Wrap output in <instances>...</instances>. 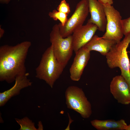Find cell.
<instances>
[{"instance_id": "obj_1", "label": "cell", "mask_w": 130, "mask_h": 130, "mask_svg": "<svg viewBox=\"0 0 130 130\" xmlns=\"http://www.w3.org/2000/svg\"><path fill=\"white\" fill-rule=\"evenodd\" d=\"M25 41L14 46L0 47V81L11 83L18 76L26 73L25 60L31 45Z\"/></svg>"}, {"instance_id": "obj_2", "label": "cell", "mask_w": 130, "mask_h": 130, "mask_svg": "<svg viewBox=\"0 0 130 130\" xmlns=\"http://www.w3.org/2000/svg\"><path fill=\"white\" fill-rule=\"evenodd\" d=\"M130 43V33L123 39L116 43L106 56L108 66L110 68L118 67L121 75L127 83L130 90V64L127 49Z\"/></svg>"}, {"instance_id": "obj_3", "label": "cell", "mask_w": 130, "mask_h": 130, "mask_svg": "<svg viewBox=\"0 0 130 130\" xmlns=\"http://www.w3.org/2000/svg\"><path fill=\"white\" fill-rule=\"evenodd\" d=\"M65 68L54 56L51 45L43 54L39 64L35 69L36 77L44 80L52 88Z\"/></svg>"}, {"instance_id": "obj_4", "label": "cell", "mask_w": 130, "mask_h": 130, "mask_svg": "<svg viewBox=\"0 0 130 130\" xmlns=\"http://www.w3.org/2000/svg\"><path fill=\"white\" fill-rule=\"evenodd\" d=\"M50 40L54 56L65 67L74 51L72 35L63 38L60 34L58 24H55L50 34Z\"/></svg>"}, {"instance_id": "obj_5", "label": "cell", "mask_w": 130, "mask_h": 130, "mask_svg": "<svg viewBox=\"0 0 130 130\" xmlns=\"http://www.w3.org/2000/svg\"><path fill=\"white\" fill-rule=\"evenodd\" d=\"M67 108L78 113L84 118H89L92 114L91 106L82 89L71 86L65 92Z\"/></svg>"}, {"instance_id": "obj_6", "label": "cell", "mask_w": 130, "mask_h": 130, "mask_svg": "<svg viewBox=\"0 0 130 130\" xmlns=\"http://www.w3.org/2000/svg\"><path fill=\"white\" fill-rule=\"evenodd\" d=\"M103 5L107 23L106 32L102 37L117 43L121 41L124 35L122 17L119 11L112 5Z\"/></svg>"}, {"instance_id": "obj_7", "label": "cell", "mask_w": 130, "mask_h": 130, "mask_svg": "<svg viewBox=\"0 0 130 130\" xmlns=\"http://www.w3.org/2000/svg\"><path fill=\"white\" fill-rule=\"evenodd\" d=\"M89 11L88 0H81L77 4L71 16L63 26L58 24L60 35L64 38L72 35L77 28L82 26L87 17Z\"/></svg>"}, {"instance_id": "obj_8", "label": "cell", "mask_w": 130, "mask_h": 130, "mask_svg": "<svg viewBox=\"0 0 130 130\" xmlns=\"http://www.w3.org/2000/svg\"><path fill=\"white\" fill-rule=\"evenodd\" d=\"M97 30L96 25L87 22L86 25L79 27L73 31L72 35L75 54L91 40Z\"/></svg>"}, {"instance_id": "obj_9", "label": "cell", "mask_w": 130, "mask_h": 130, "mask_svg": "<svg viewBox=\"0 0 130 130\" xmlns=\"http://www.w3.org/2000/svg\"><path fill=\"white\" fill-rule=\"evenodd\" d=\"M110 93L114 98L120 104L124 105L130 104V90L129 85L121 75L115 76L110 85Z\"/></svg>"}, {"instance_id": "obj_10", "label": "cell", "mask_w": 130, "mask_h": 130, "mask_svg": "<svg viewBox=\"0 0 130 130\" xmlns=\"http://www.w3.org/2000/svg\"><path fill=\"white\" fill-rule=\"evenodd\" d=\"M90 52L82 47L75 54L73 62L70 69V78L72 80L78 81L80 79L90 58Z\"/></svg>"}, {"instance_id": "obj_11", "label": "cell", "mask_w": 130, "mask_h": 130, "mask_svg": "<svg viewBox=\"0 0 130 130\" xmlns=\"http://www.w3.org/2000/svg\"><path fill=\"white\" fill-rule=\"evenodd\" d=\"M91 18L87 22L96 25L99 31L104 32L106 28L107 20L103 4L98 0H88Z\"/></svg>"}, {"instance_id": "obj_12", "label": "cell", "mask_w": 130, "mask_h": 130, "mask_svg": "<svg viewBox=\"0 0 130 130\" xmlns=\"http://www.w3.org/2000/svg\"><path fill=\"white\" fill-rule=\"evenodd\" d=\"M28 73L17 76L13 86L9 89L0 93V106L4 105L12 97L19 94L21 90L31 86L32 82L27 78Z\"/></svg>"}, {"instance_id": "obj_13", "label": "cell", "mask_w": 130, "mask_h": 130, "mask_svg": "<svg viewBox=\"0 0 130 130\" xmlns=\"http://www.w3.org/2000/svg\"><path fill=\"white\" fill-rule=\"evenodd\" d=\"M116 43L114 41L105 39L95 35L83 47L90 52L96 51L106 56Z\"/></svg>"}, {"instance_id": "obj_14", "label": "cell", "mask_w": 130, "mask_h": 130, "mask_svg": "<svg viewBox=\"0 0 130 130\" xmlns=\"http://www.w3.org/2000/svg\"><path fill=\"white\" fill-rule=\"evenodd\" d=\"M91 123L98 130H126L127 125L123 119L117 121L112 119H95L91 121Z\"/></svg>"}, {"instance_id": "obj_15", "label": "cell", "mask_w": 130, "mask_h": 130, "mask_svg": "<svg viewBox=\"0 0 130 130\" xmlns=\"http://www.w3.org/2000/svg\"><path fill=\"white\" fill-rule=\"evenodd\" d=\"M15 119L20 126L19 130H37L35 126V123L27 117L20 119L17 118Z\"/></svg>"}, {"instance_id": "obj_16", "label": "cell", "mask_w": 130, "mask_h": 130, "mask_svg": "<svg viewBox=\"0 0 130 130\" xmlns=\"http://www.w3.org/2000/svg\"><path fill=\"white\" fill-rule=\"evenodd\" d=\"M48 15L54 20H59L60 21L59 23L63 26L65 25L68 19V14L55 9L49 12Z\"/></svg>"}, {"instance_id": "obj_17", "label": "cell", "mask_w": 130, "mask_h": 130, "mask_svg": "<svg viewBox=\"0 0 130 130\" xmlns=\"http://www.w3.org/2000/svg\"><path fill=\"white\" fill-rule=\"evenodd\" d=\"M57 10L68 15L70 13L71 11L69 4L65 0L61 1L57 8Z\"/></svg>"}, {"instance_id": "obj_18", "label": "cell", "mask_w": 130, "mask_h": 130, "mask_svg": "<svg viewBox=\"0 0 130 130\" xmlns=\"http://www.w3.org/2000/svg\"><path fill=\"white\" fill-rule=\"evenodd\" d=\"M122 25L124 35H126L130 33V17L122 20Z\"/></svg>"}, {"instance_id": "obj_19", "label": "cell", "mask_w": 130, "mask_h": 130, "mask_svg": "<svg viewBox=\"0 0 130 130\" xmlns=\"http://www.w3.org/2000/svg\"><path fill=\"white\" fill-rule=\"evenodd\" d=\"M102 4H109L112 5L113 3V0H98Z\"/></svg>"}, {"instance_id": "obj_20", "label": "cell", "mask_w": 130, "mask_h": 130, "mask_svg": "<svg viewBox=\"0 0 130 130\" xmlns=\"http://www.w3.org/2000/svg\"><path fill=\"white\" fill-rule=\"evenodd\" d=\"M68 116L69 118V122L68 126H67L66 128L65 129V130H70V125L71 123L73 121V120H72L70 117L69 115V113H68Z\"/></svg>"}, {"instance_id": "obj_21", "label": "cell", "mask_w": 130, "mask_h": 130, "mask_svg": "<svg viewBox=\"0 0 130 130\" xmlns=\"http://www.w3.org/2000/svg\"><path fill=\"white\" fill-rule=\"evenodd\" d=\"M38 128H37V130H43V127L42 124V122L41 121L39 122L38 124Z\"/></svg>"}, {"instance_id": "obj_22", "label": "cell", "mask_w": 130, "mask_h": 130, "mask_svg": "<svg viewBox=\"0 0 130 130\" xmlns=\"http://www.w3.org/2000/svg\"><path fill=\"white\" fill-rule=\"evenodd\" d=\"M11 0H0V2L1 3L7 4Z\"/></svg>"}, {"instance_id": "obj_23", "label": "cell", "mask_w": 130, "mask_h": 130, "mask_svg": "<svg viewBox=\"0 0 130 130\" xmlns=\"http://www.w3.org/2000/svg\"><path fill=\"white\" fill-rule=\"evenodd\" d=\"M4 32V31L2 29L0 28V38H2L3 36Z\"/></svg>"}, {"instance_id": "obj_24", "label": "cell", "mask_w": 130, "mask_h": 130, "mask_svg": "<svg viewBox=\"0 0 130 130\" xmlns=\"http://www.w3.org/2000/svg\"><path fill=\"white\" fill-rule=\"evenodd\" d=\"M126 130H130V124L127 125Z\"/></svg>"}]
</instances>
